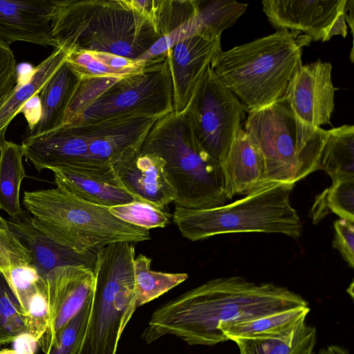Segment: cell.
<instances>
[{
  "instance_id": "cell-31",
  "label": "cell",
  "mask_w": 354,
  "mask_h": 354,
  "mask_svg": "<svg viewBox=\"0 0 354 354\" xmlns=\"http://www.w3.org/2000/svg\"><path fill=\"white\" fill-rule=\"evenodd\" d=\"M197 8V0H154L150 22L162 37L192 18Z\"/></svg>"
},
{
  "instance_id": "cell-22",
  "label": "cell",
  "mask_w": 354,
  "mask_h": 354,
  "mask_svg": "<svg viewBox=\"0 0 354 354\" xmlns=\"http://www.w3.org/2000/svg\"><path fill=\"white\" fill-rule=\"evenodd\" d=\"M309 306L269 314L235 322L221 328L226 340L238 339H274L290 333L310 312Z\"/></svg>"
},
{
  "instance_id": "cell-13",
  "label": "cell",
  "mask_w": 354,
  "mask_h": 354,
  "mask_svg": "<svg viewBox=\"0 0 354 354\" xmlns=\"http://www.w3.org/2000/svg\"><path fill=\"white\" fill-rule=\"evenodd\" d=\"M335 91L332 65L318 59L300 66L283 98L296 122L315 130L330 124L335 107Z\"/></svg>"
},
{
  "instance_id": "cell-2",
  "label": "cell",
  "mask_w": 354,
  "mask_h": 354,
  "mask_svg": "<svg viewBox=\"0 0 354 354\" xmlns=\"http://www.w3.org/2000/svg\"><path fill=\"white\" fill-rule=\"evenodd\" d=\"M310 41L304 34L277 30L249 43L220 50L210 68L248 112L283 98L302 65V49Z\"/></svg>"
},
{
  "instance_id": "cell-35",
  "label": "cell",
  "mask_w": 354,
  "mask_h": 354,
  "mask_svg": "<svg viewBox=\"0 0 354 354\" xmlns=\"http://www.w3.org/2000/svg\"><path fill=\"white\" fill-rule=\"evenodd\" d=\"M109 212L120 219L147 230L165 227L172 214L153 207L147 203L134 201L128 204L108 208Z\"/></svg>"
},
{
  "instance_id": "cell-42",
  "label": "cell",
  "mask_w": 354,
  "mask_h": 354,
  "mask_svg": "<svg viewBox=\"0 0 354 354\" xmlns=\"http://www.w3.org/2000/svg\"><path fill=\"white\" fill-rule=\"evenodd\" d=\"M0 354H34V353L21 352L12 348H4L0 350Z\"/></svg>"
},
{
  "instance_id": "cell-10",
  "label": "cell",
  "mask_w": 354,
  "mask_h": 354,
  "mask_svg": "<svg viewBox=\"0 0 354 354\" xmlns=\"http://www.w3.org/2000/svg\"><path fill=\"white\" fill-rule=\"evenodd\" d=\"M184 113L199 145L221 162L248 110L209 66Z\"/></svg>"
},
{
  "instance_id": "cell-43",
  "label": "cell",
  "mask_w": 354,
  "mask_h": 354,
  "mask_svg": "<svg viewBox=\"0 0 354 354\" xmlns=\"http://www.w3.org/2000/svg\"><path fill=\"white\" fill-rule=\"evenodd\" d=\"M9 230L7 220L4 219L0 215V231H6Z\"/></svg>"
},
{
  "instance_id": "cell-12",
  "label": "cell",
  "mask_w": 354,
  "mask_h": 354,
  "mask_svg": "<svg viewBox=\"0 0 354 354\" xmlns=\"http://www.w3.org/2000/svg\"><path fill=\"white\" fill-rule=\"evenodd\" d=\"M158 118L129 113L76 124L88 138V158L113 166L140 150Z\"/></svg>"
},
{
  "instance_id": "cell-18",
  "label": "cell",
  "mask_w": 354,
  "mask_h": 354,
  "mask_svg": "<svg viewBox=\"0 0 354 354\" xmlns=\"http://www.w3.org/2000/svg\"><path fill=\"white\" fill-rule=\"evenodd\" d=\"M50 170L57 187L90 203L109 208L138 201L122 185L113 167L98 171L68 167Z\"/></svg>"
},
{
  "instance_id": "cell-33",
  "label": "cell",
  "mask_w": 354,
  "mask_h": 354,
  "mask_svg": "<svg viewBox=\"0 0 354 354\" xmlns=\"http://www.w3.org/2000/svg\"><path fill=\"white\" fill-rule=\"evenodd\" d=\"M3 274L26 314L33 296L46 288V279L32 263L15 266Z\"/></svg>"
},
{
  "instance_id": "cell-11",
  "label": "cell",
  "mask_w": 354,
  "mask_h": 354,
  "mask_svg": "<svg viewBox=\"0 0 354 354\" xmlns=\"http://www.w3.org/2000/svg\"><path fill=\"white\" fill-rule=\"evenodd\" d=\"M263 10L277 30L304 33L310 41L346 37L347 0H265Z\"/></svg>"
},
{
  "instance_id": "cell-16",
  "label": "cell",
  "mask_w": 354,
  "mask_h": 354,
  "mask_svg": "<svg viewBox=\"0 0 354 354\" xmlns=\"http://www.w3.org/2000/svg\"><path fill=\"white\" fill-rule=\"evenodd\" d=\"M62 1L0 0V40L10 46L24 41L59 48L51 23Z\"/></svg>"
},
{
  "instance_id": "cell-6",
  "label": "cell",
  "mask_w": 354,
  "mask_h": 354,
  "mask_svg": "<svg viewBox=\"0 0 354 354\" xmlns=\"http://www.w3.org/2000/svg\"><path fill=\"white\" fill-rule=\"evenodd\" d=\"M294 185L268 184L242 198L212 208L176 206L173 221L182 236L192 241L241 232L282 234L297 240L302 224L290 203Z\"/></svg>"
},
{
  "instance_id": "cell-29",
  "label": "cell",
  "mask_w": 354,
  "mask_h": 354,
  "mask_svg": "<svg viewBox=\"0 0 354 354\" xmlns=\"http://www.w3.org/2000/svg\"><path fill=\"white\" fill-rule=\"evenodd\" d=\"M151 259L139 254L134 259V286L136 306L146 304L188 278L187 273H169L151 270Z\"/></svg>"
},
{
  "instance_id": "cell-37",
  "label": "cell",
  "mask_w": 354,
  "mask_h": 354,
  "mask_svg": "<svg viewBox=\"0 0 354 354\" xmlns=\"http://www.w3.org/2000/svg\"><path fill=\"white\" fill-rule=\"evenodd\" d=\"M48 324L47 288H45L35 294L30 301L26 315L27 333L38 342L47 330Z\"/></svg>"
},
{
  "instance_id": "cell-17",
  "label": "cell",
  "mask_w": 354,
  "mask_h": 354,
  "mask_svg": "<svg viewBox=\"0 0 354 354\" xmlns=\"http://www.w3.org/2000/svg\"><path fill=\"white\" fill-rule=\"evenodd\" d=\"M165 165L160 156L139 151L116 162L113 167L122 185L138 201L164 209L176 197Z\"/></svg>"
},
{
  "instance_id": "cell-24",
  "label": "cell",
  "mask_w": 354,
  "mask_h": 354,
  "mask_svg": "<svg viewBox=\"0 0 354 354\" xmlns=\"http://www.w3.org/2000/svg\"><path fill=\"white\" fill-rule=\"evenodd\" d=\"M21 145L6 140L0 145V209L10 218H17L24 212L19 192L24 178L27 177Z\"/></svg>"
},
{
  "instance_id": "cell-5",
  "label": "cell",
  "mask_w": 354,
  "mask_h": 354,
  "mask_svg": "<svg viewBox=\"0 0 354 354\" xmlns=\"http://www.w3.org/2000/svg\"><path fill=\"white\" fill-rule=\"evenodd\" d=\"M140 151L164 160L167 178L176 193V206L207 209L228 201L221 163L199 145L185 113L173 111L159 118Z\"/></svg>"
},
{
  "instance_id": "cell-21",
  "label": "cell",
  "mask_w": 354,
  "mask_h": 354,
  "mask_svg": "<svg viewBox=\"0 0 354 354\" xmlns=\"http://www.w3.org/2000/svg\"><path fill=\"white\" fill-rule=\"evenodd\" d=\"M80 80L79 74L65 61L39 92L41 116L27 135L51 131L64 124L67 109Z\"/></svg>"
},
{
  "instance_id": "cell-32",
  "label": "cell",
  "mask_w": 354,
  "mask_h": 354,
  "mask_svg": "<svg viewBox=\"0 0 354 354\" xmlns=\"http://www.w3.org/2000/svg\"><path fill=\"white\" fill-rule=\"evenodd\" d=\"M93 297L57 332L45 354H77L86 333Z\"/></svg>"
},
{
  "instance_id": "cell-1",
  "label": "cell",
  "mask_w": 354,
  "mask_h": 354,
  "mask_svg": "<svg viewBox=\"0 0 354 354\" xmlns=\"http://www.w3.org/2000/svg\"><path fill=\"white\" fill-rule=\"evenodd\" d=\"M307 306L286 287L238 276L219 277L160 306L141 338L151 344L171 335L191 346H214L227 341L221 332L225 325Z\"/></svg>"
},
{
  "instance_id": "cell-14",
  "label": "cell",
  "mask_w": 354,
  "mask_h": 354,
  "mask_svg": "<svg viewBox=\"0 0 354 354\" xmlns=\"http://www.w3.org/2000/svg\"><path fill=\"white\" fill-rule=\"evenodd\" d=\"M49 314L48 328L38 341L46 353L57 332L93 295L95 277L93 268L67 265L53 268L46 276Z\"/></svg>"
},
{
  "instance_id": "cell-30",
  "label": "cell",
  "mask_w": 354,
  "mask_h": 354,
  "mask_svg": "<svg viewBox=\"0 0 354 354\" xmlns=\"http://www.w3.org/2000/svg\"><path fill=\"white\" fill-rule=\"evenodd\" d=\"M26 313L2 272H0V346L28 334Z\"/></svg>"
},
{
  "instance_id": "cell-26",
  "label": "cell",
  "mask_w": 354,
  "mask_h": 354,
  "mask_svg": "<svg viewBox=\"0 0 354 354\" xmlns=\"http://www.w3.org/2000/svg\"><path fill=\"white\" fill-rule=\"evenodd\" d=\"M317 331L301 322L290 333L274 339H238L234 341L239 354H313Z\"/></svg>"
},
{
  "instance_id": "cell-9",
  "label": "cell",
  "mask_w": 354,
  "mask_h": 354,
  "mask_svg": "<svg viewBox=\"0 0 354 354\" xmlns=\"http://www.w3.org/2000/svg\"><path fill=\"white\" fill-rule=\"evenodd\" d=\"M173 111L171 81L163 54L145 62L141 71L122 78L68 124L129 113L160 118Z\"/></svg>"
},
{
  "instance_id": "cell-38",
  "label": "cell",
  "mask_w": 354,
  "mask_h": 354,
  "mask_svg": "<svg viewBox=\"0 0 354 354\" xmlns=\"http://www.w3.org/2000/svg\"><path fill=\"white\" fill-rule=\"evenodd\" d=\"M32 263L29 251L11 230L0 231V272L12 267Z\"/></svg>"
},
{
  "instance_id": "cell-39",
  "label": "cell",
  "mask_w": 354,
  "mask_h": 354,
  "mask_svg": "<svg viewBox=\"0 0 354 354\" xmlns=\"http://www.w3.org/2000/svg\"><path fill=\"white\" fill-rule=\"evenodd\" d=\"M354 223L344 219L334 222L333 247L337 250L344 261L354 268Z\"/></svg>"
},
{
  "instance_id": "cell-15",
  "label": "cell",
  "mask_w": 354,
  "mask_h": 354,
  "mask_svg": "<svg viewBox=\"0 0 354 354\" xmlns=\"http://www.w3.org/2000/svg\"><path fill=\"white\" fill-rule=\"evenodd\" d=\"M221 37L197 35L183 39L166 51L171 85L174 111L182 114L215 55L221 50Z\"/></svg>"
},
{
  "instance_id": "cell-8",
  "label": "cell",
  "mask_w": 354,
  "mask_h": 354,
  "mask_svg": "<svg viewBox=\"0 0 354 354\" xmlns=\"http://www.w3.org/2000/svg\"><path fill=\"white\" fill-rule=\"evenodd\" d=\"M133 243L100 249L94 265L95 290L86 333L77 354H116L121 335L137 309Z\"/></svg>"
},
{
  "instance_id": "cell-25",
  "label": "cell",
  "mask_w": 354,
  "mask_h": 354,
  "mask_svg": "<svg viewBox=\"0 0 354 354\" xmlns=\"http://www.w3.org/2000/svg\"><path fill=\"white\" fill-rule=\"evenodd\" d=\"M66 61L81 78L93 77H124L141 71L145 62L111 53L72 50Z\"/></svg>"
},
{
  "instance_id": "cell-44",
  "label": "cell",
  "mask_w": 354,
  "mask_h": 354,
  "mask_svg": "<svg viewBox=\"0 0 354 354\" xmlns=\"http://www.w3.org/2000/svg\"><path fill=\"white\" fill-rule=\"evenodd\" d=\"M317 354H322V353L321 350H320V351H319V353H317Z\"/></svg>"
},
{
  "instance_id": "cell-20",
  "label": "cell",
  "mask_w": 354,
  "mask_h": 354,
  "mask_svg": "<svg viewBox=\"0 0 354 354\" xmlns=\"http://www.w3.org/2000/svg\"><path fill=\"white\" fill-rule=\"evenodd\" d=\"M220 163L228 200L265 185L262 157L243 127L236 132Z\"/></svg>"
},
{
  "instance_id": "cell-7",
  "label": "cell",
  "mask_w": 354,
  "mask_h": 354,
  "mask_svg": "<svg viewBox=\"0 0 354 354\" xmlns=\"http://www.w3.org/2000/svg\"><path fill=\"white\" fill-rule=\"evenodd\" d=\"M243 129L262 157L265 185H295L319 169L328 130L297 123L284 98L248 111Z\"/></svg>"
},
{
  "instance_id": "cell-41",
  "label": "cell",
  "mask_w": 354,
  "mask_h": 354,
  "mask_svg": "<svg viewBox=\"0 0 354 354\" xmlns=\"http://www.w3.org/2000/svg\"><path fill=\"white\" fill-rule=\"evenodd\" d=\"M330 212L326 203V193L324 191L316 198L312 208L313 221L318 223L326 216Z\"/></svg>"
},
{
  "instance_id": "cell-34",
  "label": "cell",
  "mask_w": 354,
  "mask_h": 354,
  "mask_svg": "<svg viewBox=\"0 0 354 354\" xmlns=\"http://www.w3.org/2000/svg\"><path fill=\"white\" fill-rule=\"evenodd\" d=\"M122 78L123 77H93L81 78L67 109L64 124H68L80 115L91 104Z\"/></svg>"
},
{
  "instance_id": "cell-27",
  "label": "cell",
  "mask_w": 354,
  "mask_h": 354,
  "mask_svg": "<svg viewBox=\"0 0 354 354\" xmlns=\"http://www.w3.org/2000/svg\"><path fill=\"white\" fill-rule=\"evenodd\" d=\"M332 181L354 177V126L344 124L328 130L319 165Z\"/></svg>"
},
{
  "instance_id": "cell-28",
  "label": "cell",
  "mask_w": 354,
  "mask_h": 354,
  "mask_svg": "<svg viewBox=\"0 0 354 354\" xmlns=\"http://www.w3.org/2000/svg\"><path fill=\"white\" fill-rule=\"evenodd\" d=\"M196 14L191 19L195 35L221 37L245 12L248 3L233 0H197Z\"/></svg>"
},
{
  "instance_id": "cell-23",
  "label": "cell",
  "mask_w": 354,
  "mask_h": 354,
  "mask_svg": "<svg viewBox=\"0 0 354 354\" xmlns=\"http://www.w3.org/2000/svg\"><path fill=\"white\" fill-rule=\"evenodd\" d=\"M68 53V51L63 47L55 48L50 55L34 68L27 82L16 85L12 94L0 109V145L6 140L8 125L20 109L30 98L39 93L46 82L66 61Z\"/></svg>"
},
{
  "instance_id": "cell-40",
  "label": "cell",
  "mask_w": 354,
  "mask_h": 354,
  "mask_svg": "<svg viewBox=\"0 0 354 354\" xmlns=\"http://www.w3.org/2000/svg\"><path fill=\"white\" fill-rule=\"evenodd\" d=\"M41 104L39 94L27 101L20 109L19 113H23L28 124V131H31L37 124L41 116Z\"/></svg>"
},
{
  "instance_id": "cell-36",
  "label": "cell",
  "mask_w": 354,
  "mask_h": 354,
  "mask_svg": "<svg viewBox=\"0 0 354 354\" xmlns=\"http://www.w3.org/2000/svg\"><path fill=\"white\" fill-rule=\"evenodd\" d=\"M330 212L340 218L354 223V177H346L332 181L324 190Z\"/></svg>"
},
{
  "instance_id": "cell-4",
  "label": "cell",
  "mask_w": 354,
  "mask_h": 354,
  "mask_svg": "<svg viewBox=\"0 0 354 354\" xmlns=\"http://www.w3.org/2000/svg\"><path fill=\"white\" fill-rule=\"evenodd\" d=\"M23 205L35 227L55 243L75 252H97L117 241L151 239L149 230L127 223L108 208L83 201L65 189L24 192Z\"/></svg>"
},
{
  "instance_id": "cell-3",
  "label": "cell",
  "mask_w": 354,
  "mask_h": 354,
  "mask_svg": "<svg viewBox=\"0 0 354 354\" xmlns=\"http://www.w3.org/2000/svg\"><path fill=\"white\" fill-rule=\"evenodd\" d=\"M59 47L137 60L160 37L127 0H62L51 23Z\"/></svg>"
},
{
  "instance_id": "cell-19",
  "label": "cell",
  "mask_w": 354,
  "mask_h": 354,
  "mask_svg": "<svg viewBox=\"0 0 354 354\" xmlns=\"http://www.w3.org/2000/svg\"><path fill=\"white\" fill-rule=\"evenodd\" d=\"M8 227L29 251L32 263L46 279L49 271L67 265H85L94 268L97 252L80 254L48 238L34 226L27 212L7 220Z\"/></svg>"
}]
</instances>
